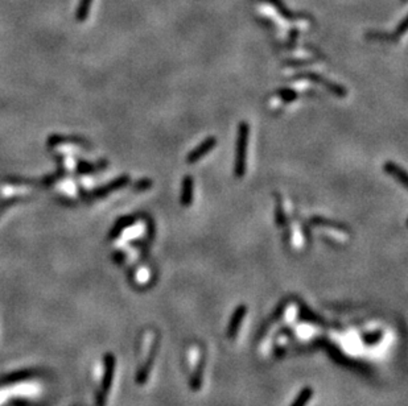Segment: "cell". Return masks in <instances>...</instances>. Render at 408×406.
<instances>
[{
    "label": "cell",
    "mask_w": 408,
    "mask_h": 406,
    "mask_svg": "<svg viewBox=\"0 0 408 406\" xmlns=\"http://www.w3.org/2000/svg\"><path fill=\"white\" fill-rule=\"evenodd\" d=\"M181 205L184 207H189L193 202V178L190 176H185L182 178V185H181Z\"/></svg>",
    "instance_id": "7"
},
{
    "label": "cell",
    "mask_w": 408,
    "mask_h": 406,
    "mask_svg": "<svg viewBox=\"0 0 408 406\" xmlns=\"http://www.w3.org/2000/svg\"><path fill=\"white\" fill-rule=\"evenodd\" d=\"M312 394H313V392H312L311 388H304V389L300 392L299 396L296 397L295 402H293L291 406H307L308 401L311 400Z\"/></svg>",
    "instance_id": "12"
},
{
    "label": "cell",
    "mask_w": 408,
    "mask_h": 406,
    "mask_svg": "<svg viewBox=\"0 0 408 406\" xmlns=\"http://www.w3.org/2000/svg\"><path fill=\"white\" fill-rule=\"evenodd\" d=\"M91 2H93V0H81V3H79V7H78L77 11L78 19L79 20L86 19V16H88L89 13V8H90L91 6Z\"/></svg>",
    "instance_id": "13"
},
{
    "label": "cell",
    "mask_w": 408,
    "mask_h": 406,
    "mask_svg": "<svg viewBox=\"0 0 408 406\" xmlns=\"http://www.w3.org/2000/svg\"><path fill=\"white\" fill-rule=\"evenodd\" d=\"M246 311H247V309L244 305H240V306H238L237 310L234 311L233 318H231L230 323H229V327H228L229 338L233 339L234 336L237 335V332L239 331V327L243 322V318H244V315H246Z\"/></svg>",
    "instance_id": "6"
},
{
    "label": "cell",
    "mask_w": 408,
    "mask_h": 406,
    "mask_svg": "<svg viewBox=\"0 0 408 406\" xmlns=\"http://www.w3.org/2000/svg\"><path fill=\"white\" fill-rule=\"evenodd\" d=\"M405 31H407V17H403V20L400 22V24L396 27V29L394 31V33H391V36H393V40H398L399 37H402L403 34L405 33Z\"/></svg>",
    "instance_id": "14"
},
{
    "label": "cell",
    "mask_w": 408,
    "mask_h": 406,
    "mask_svg": "<svg viewBox=\"0 0 408 406\" xmlns=\"http://www.w3.org/2000/svg\"><path fill=\"white\" fill-rule=\"evenodd\" d=\"M297 36H299V31H297V29H293V31L291 32L290 38H288L287 45H285V47H287V48H292V47H293V44H295V41H296Z\"/></svg>",
    "instance_id": "16"
},
{
    "label": "cell",
    "mask_w": 408,
    "mask_h": 406,
    "mask_svg": "<svg viewBox=\"0 0 408 406\" xmlns=\"http://www.w3.org/2000/svg\"><path fill=\"white\" fill-rule=\"evenodd\" d=\"M217 145V139L215 137H208L199 144L197 148H194L189 155L187 156V162L188 164H196L197 161H199L203 156H206L209 152H212L213 148Z\"/></svg>",
    "instance_id": "4"
},
{
    "label": "cell",
    "mask_w": 408,
    "mask_h": 406,
    "mask_svg": "<svg viewBox=\"0 0 408 406\" xmlns=\"http://www.w3.org/2000/svg\"><path fill=\"white\" fill-rule=\"evenodd\" d=\"M402 2H403V3H407V0H402Z\"/></svg>",
    "instance_id": "18"
},
{
    "label": "cell",
    "mask_w": 408,
    "mask_h": 406,
    "mask_svg": "<svg viewBox=\"0 0 408 406\" xmlns=\"http://www.w3.org/2000/svg\"><path fill=\"white\" fill-rule=\"evenodd\" d=\"M151 186H152V182H151L150 180H141L140 182H139L136 185L137 189H141V190H146V189H148V187H151Z\"/></svg>",
    "instance_id": "17"
},
{
    "label": "cell",
    "mask_w": 408,
    "mask_h": 406,
    "mask_svg": "<svg viewBox=\"0 0 408 406\" xmlns=\"http://www.w3.org/2000/svg\"><path fill=\"white\" fill-rule=\"evenodd\" d=\"M383 170L386 172V173H389L390 176H393L394 178H395L398 182H400L404 187L408 186V182H407V174H405V172L403 170L402 167L398 166V165L395 164V162L393 161H387L384 162L383 165Z\"/></svg>",
    "instance_id": "8"
},
{
    "label": "cell",
    "mask_w": 408,
    "mask_h": 406,
    "mask_svg": "<svg viewBox=\"0 0 408 406\" xmlns=\"http://www.w3.org/2000/svg\"><path fill=\"white\" fill-rule=\"evenodd\" d=\"M275 95H277V98H280L284 103H292L299 98V94L292 89H280L275 93Z\"/></svg>",
    "instance_id": "10"
},
{
    "label": "cell",
    "mask_w": 408,
    "mask_h": 406,
    "mask_svg": "<svg viewBox=\"0 0 408 406\" xmlns=\"http://www.w3.org/2000/svg\"><path fill=\"white\" fill-rule=\"evenodd\" d=\"M262 2H266L270 6H272L276 10V12L284 17L288 22H296V20H302L305 19V15H301V13H296L291 11L290 8H287V6L281 2V0H262Z\"/></svg>",
    "instance_id": "5"
},
{
    "label": "cell",
    "mask_w": 408,
    "mask_h": 406,
    "mask_svg": "<svg viewBox=\"0 0 408 406\" xmlns=\"http://www.w3.org/2000/svg\"><path fill=\"white\" fill-rule=\"evenodd\" d=\"M114 367H115V360L112 356H107L105 361V376H103V381L100 382L99 394H98V405L103 406L106 401L107 393L111 387L112 377H114Z\"/></svg>",
    "instance_id": "2"
},
{
    "label": "cell",
    "mask_w": 408,
    "mask_h": 406,
    "mask_svg": "<svg viewBox=\"0 0 408 406\" xmlns=\"http://www.w3.org/2000/svg\"><path fill=\"white\" fill-rule=\"evenodd\" d=\"M250 127L246 121H242L238 125L237 145H235V164H234V176L242 178L246 173V156L247 144H249Z\"/></svg>",
    "instance_id": "1"
},
{
    "label": "cell",
    "mask_w": 408,
    "mask_h": 406,
    "mask_svg": "<svg viewBox=\"0 0 408 406\" xmlns=\"http://www.w3.org/2000/svg\"><path fill=\"white\" fill-rule=\"evenodd\" d=\"M312 62H313V59H290V61H285V63H288L290 66H304Z\"/></svg>",
    "instance_id": "15"
},
{
    "label": "cell",
    "mask_w": 408,
    "mask_h": 406,
    "mask_svg": "<svg viewBox=\"0 0 408 406\" xmlns=\"http://www.w3.org/2000/svg\"><path fill=\"white\" fill-rule=\"evenodd\" d=\"M297 79H308V81H312V82H316V83H321L324 84L325 87H327L328 90L331 91V93L336 94L338 98H345L346 94H348V91H346L345 87L340 86V84L334 83V82H331L328 81L327 78H324L322 75L317 74V73H301V74L297 75Z\"/></svg>",
    "instance_id": "3"
},
{
    "label": "cell",
    "mask_w": 408,
    "mask_h": 406,
    "mask_svg": "<svg viewBox=\"0 0 408 406\" xmlns=\"http://www.w3.org/2000/svg\"><path fill=\"white\" fill-rule=\"evenodd\" d=\"M311 224H313V226L329 227V228L338 229V231H342V232H349V227L346 226V224L340 223V222H333V220L327 219V218L322 217H313L311 219Z\"/></svg>",
    "instance_id": "9"
},
{
    "label": "cell",
    "mask_w": 408,
    "mask_h": 406,
    "mask_svg": "<svg viewBox=\"0 0 408 406\" xmlns=\"http://www.w3.org/2000/svg\"><path fill=\"white\" fill-rule=\"evenodd\" d=\"M276 198H277L276 217H275V219H276V226L279 227V228H284V227H287V218H285V214H284L283 203H281L280 197L276 196Z\"/></svg>",
    "instance_id": "11"
}]
</instances>
